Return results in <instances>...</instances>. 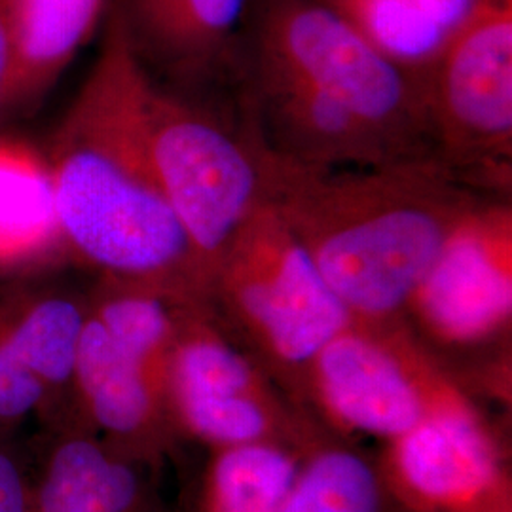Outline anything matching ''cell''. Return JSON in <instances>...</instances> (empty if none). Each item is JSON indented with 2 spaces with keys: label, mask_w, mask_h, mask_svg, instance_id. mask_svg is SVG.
Returning a JSON list of instances; mask_svg holds the SVG:
<instances>
[{
  "label": "cell",
  "mask_w": 512,
  "mask_h": 512,
  "mask_svg": "<svg viewBox=\"0 0 512 512\" xmlns=\"http://www.w3.org/2000/svg\"><path fill=\"white\" fill-rule=\"evenodd\" d=\"M31 416L50 425L54 404L46 387L0 330V439Z\"/></svg>",
  "instance_id": "cell-21"
},
{
  "label": "cell",
  "mask_w": 512,
  "mask_h": 512,
  "mask_svg": "<svg viewBox=\"0 0 512 512\" xmlns=\"http://www.w3.org/2000/svg\"><path fill=\"white\" fill-rule=\"evenodd\" d=\"M16 63L2 114L29 112L46 97L105 16L109 0H8Z\"/></svg>",
  "instance_id": "cell-16"
},
{
  "label": "cell",
  "mask_w": 512,
  "mask_h": 512,
  "mask_svg": "<svg viewBox=\"0 0 512 512\" xmlns=\"http://www.w3.org/2000/svg\"><path fill=\"white\" fill-rule=\"evenodd\" d=\"M253 150L262 200L355 321L404 319L459 220L494 196L433 160L313 169Z\"/></svg>",
  "instance_id": "cell-2"
},
{
  "label": "cell",
  "mask_w": 512,
  "mask_h": 512,
  "mask_svg": "<svg viewBox=\"0 0 512 512\" xmlns=\"http://www.w3.org/2000/svg\"><path fill=\"white\" fill-rule=\"evenodd\" d=\"M304 454L275 442L207 450L181 512H279Z\"/></svg>",
  "instance_id": "cell-17"
},
{
  "label": "cell",
  "mask_w": 512,
  "mask_h": 512,
  "mask_svg": "<svg viewBox=\"0 0 512 512\" xmlns=\"http://www.w3.org/2000/svg\"><path fill=\"white\" fill-rule=\"evenodd\" d=\"M376 454L408 512H495L512 503L505 448L475 399L421 420Z\"/></svg>",
  "instance_id": "cell-10"
},
{
  "label": "cell",
  "mask_w": 512,
  "mask_h": 512,
  "mask_svg": "<svg viewBox=\"0 0 512 512\" xmlns=\"http://www.w3.org/2000/svg\"><path fill=\"white\" fill-rule=\"evenodd\" d=\"M14 63H16V44H14L10 2L0 0V114H2L6 93L10 90Z\"/></svg>",
  "instance_id": "cell-23"
},
{
  "label": "cell",
  "mask_w": 512,
  "mask_h": 512,
  "mask_svg": "<svg viewBox=\"0 0 512 512\" xmlns=\"http://www.w3.org/2000/svg\"><path fill=\"white\" fill-rule=\"evenodd\" d=\"M279 512H408L389 490L378 454L325 435L304 454Z\"/></svg>",
  "instance_id": "cell-18"
},
{
  "label": "cell",
  "mask_w": 512,
  "mask_h": 512,
  "mask_svg": "<svg viewBox=\"0 0 512 512\" xmlns=\"http://www.w3.org/2000/svg\"><path fill=\"white\" fill-rule=\"evenodd\" d=\"M236 48L306 80L406 160L440 162L423 73L387 57L319 0H253Z\"/></svg>",
  "instance_id": "cell-4"
},
{
  "label": "cell",
  "mask_w": 512,
  "mask_h": 512,
  "mask_svg": "<svg viewBox=\"0 0 512 512\" xmlns=\"http://www.w3.org/2000/svg\"><path fill=\"white\" fill-rule=\"evenodd\" d=\"M150 147L169 205L207 279L222 249L262 200L255 150L245 133L152 84Z\"/></svg>",
  "instance_id": "cell-8"
},
{
  "label": "cell",
  "mask_w": 512,
  "mask_h": 512,
  "mask_svg": "<svg viewBox=\"0 0 512 512\" xmlns=\"http://www.w3.org/2000/svg\"><path fill=\"white\" fill-rule=\"evenodd\" d=\"M467 399L404 319H353L311 361L298 406L330 435L387 442Z\"/></svg>",
  "instance_id": "cell-5"
},
{
  "label": "cell",
  "mask_w": 512,
  "mask_h": 512,
  "mask_svg": "<svg viewBox=\"0 0 512 512\" xmlns=\"http://www.w3.org/2000/svg\"><path fill=\"white\" fill-rule=\"evenodd\" d=\"M74 401L86 429L152 469L181 442L164 389L90 311L74 368Z\"/></svg>",
  "instance_id": "cell-11"
},
{
  "label": "cell",
  "mask_w": 512,
  "mask_h": 512,
  "mask_svg": "<svg viewBox=\"0 0 512 512\" xmlns=\"http://www.w3.org/2000/svg\"><path fill=\"white\" fill-rule=\"evenodd\" d=\"M408 2L416 6L425 18L439 25L446 35L452 33V29L467 16L471 6L475 4V0H408Z\"/></svg>",
  "instance_id": "cell-24"
},
{
  "label": "cell",
  "mask_w": 512,
  "mask_h": 512,
  "mask_svg": "<svg viewBox=\"0 0 512 512\" xmlns=\"http://www.w3.org/2000/svg\"><path fill=\"white\" fill-rule=\"evenodd\" d=\"M165 403L181 442L207 450L275 442L308 452L327 435L220 325L207 300L188 302L181 315Z\"/></svg>",
  "instance_id": "cell-6"
},
{
  "label": "cell",
  "mask_w": 512,
  "mask_h": 512,
  "mask_svg": "<svg viewBox=\"0 0 512 512\" xmlns=\"http://www.w3.org/2000/svg\"><path fill=\"white\" fill-rule=\"evenodd\" d=\"M69 262L46 154L0 135V275Z\"/></svg>",
  "instance_id": "cell-15"
},
{
  "label": "cell",
  "mask_w": 512,
  "mask_h": 512,
  "mask_svg": "<svg viewBox=\"0 0 512 512\" xmlns=\"http://www.w3.org/2000/svg\"><path fill=\"white\" fill-rule=\"evenodd\" d=\"M152 84L112 0L92 71L46 152L67 256L99 277L207 300L154 164Z\"/></svg>",
  "instance_id": "cell-1"
},
{
  "label": "cell",
  "mask_w": 512,
  "mask_h": 512,
  "mask_svg": "<svg viewBox=\"0 0 512 512\" xmlns=\"http://www.w3.org/2000/svg\"><path fill=\"white\" fill-rule=\"evenodd\" d=\"M150 471L86 427L57 431L31 484L33 512H171Z\"/></svg>",
  "instance_id": "cell-13"
},
{
  "label": "cell",
  "mask_w": 512,
  "mask_h": 512,
  "mask_svg": "<svg viewBox=\"0 0 512 512\" xmlns=\"http://www.w3.org/2000/svg\"><path fill=\"white\" fill-rule=\"evenodd\" d=\"M404 321L437 359L509 340L512 207L488 196L459 220L412 294Z\"/></svg>",
  "instance_id": "cell-9"
},
{
  "label": "cell",
  "mask_w": 512,
  "mask_h": 512,
  "mask_svg": "<svg viewBox=\"0 0 512 512\" xmlns=\"http://www.w3.org/2000/svg\"><path fill=\"white\" fill-rule=\"evenodd\" d=\"M207 302L220 325L296 406L311 361L353 321L306 249L264 200L213 264Z\"/></svg>",
  "instance_id": "cell-3"
},
{
  "label": "cell",
  "mask_w": 512,
  "mask_h": 512,
  "mask_svg": "<svg viewBox=\"0 0 512 512\" xmlns=\"http://www.w3.org/2000/svg\"><path fill=\"white\" fill-rule=\"evenodd\" d=\"M88 296V311L110 338L135 357L164 389L171 348L184 308L192 300L160 289L99 277Z\"/></svg>",
  "instance_id": "cell-19"
},
{
  "label": "cell",
  "mask_w": 512,
  "mask_h": 512,
  "mask_svg": "<svg viewBox=\"0 0 512 512\" xmlns=\"http://www.w3.org/2000/svg\"><path fill=\"white\" fill-rule=\"evenodd\" d=\"M141 61L179 80L228 73L253 0H114Z\"/></svg>",
  "instance_id": "cell-12"
},
{
  "label": "cell",
  "mask_w": 512,
  "mask_h": 512,
  "mask_svg": "<svg viewBox=\"0 0 512 512\" xmlns=\"http://www.w3.org/2000/svg\"><path fill=\"white\" fill-rule=\"evenodd\" d=\"M495 512H512V503L511 505H505V507H501V509H497Z\"/></svg>",
  "instance_id": "cell-25"
},
{
  "label": "cell",
  "mask_w": 512,
  "mask_h": 512,
  "mask_svg": "<svg viewBox=\"0 0 512 512\" xmlns=\"http://www.w3.org/2000/svg\"><path fill=\"white\" fill-rule=\"evenodd\" d=\"M361 37L404 67L425 73L446 33L408 0H319Z\"/></svg>",
  "instance_id": "cell-20"
},
{
  "label": "cell",
  "mask_w": 512,
  "mask_h": 512,
  "mask_svg": "<svg viewBox=\"0 0 512 512\" xmlns=\"http://www.w3.org/2000/svg\"><path fill=\"white\" fill-rule=\"evenodd\" d=\"M0 512H33L31 482L0 439Z\"/></svg>",
  "instance_id": "cell-22"
},
{
  "label": "cell",
  "mask_w": 512,
  "mask_h": 512,
  "mask_svg": "<svg viewBox=\"0 0 512 512\" xmlns=\"http://www.w3.org/2000/svg\"><path fill=\"white\" fill-rule=\"evenodd\" d=\"M423 76L440 162L486 194H509L512 0H475Z\"/></svg>",
  "instance_id": "cell-7"
},
{
  "label": "cell",
  "mask_w": 512,
  "mask_h": 512,
  "mask_svg": "<svg viewBox=\"0 0 512 512\" xmlns=\"http://www.w3.org/2000/svg\"><path fill=\"white\" fill-rule=\"evenodd\" d=\"M88 296L61 285L23 283L0 293V330L54 404L50 431L84 427L74 401V368Z\"/></svg>",
  "instance_id": "cell-14"
}]
</instances>
